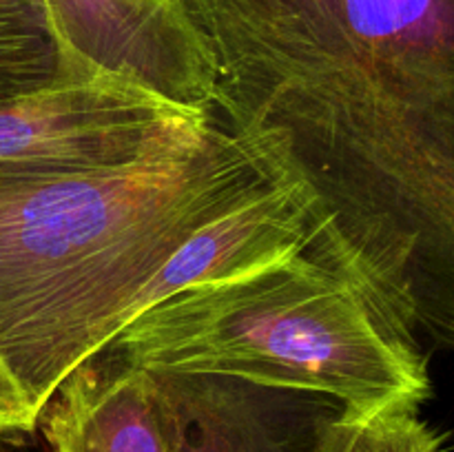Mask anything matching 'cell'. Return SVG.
Wrapping results in <instances>:
<instances>
[{"label": "cell", "mask_w": 454, "mask_h": 452, "mask_svg": "<svg viewBox=\"0 0 454 452\" xmlns=\"http://www.w3.org/2000/svg\"><path fill=\"white\" fill-rule=\"evenodd\" d=\"M273 182L215 118L111 167L0 171V359L34 410L133 322L195 230Z\"/></svg>", "instance_id": "1"}, {"label": "cell", "mask_w": 454, "mask_h": 452, "mask_svg": "<svg viewBox=\"0 0 454 452\" xmlns=\"http://www.w3.org/2000/svg\"><path fill=\"white\" fill-rule=\"evenodd\" d=\"M109 346L146 370L233 377L355 412L421 408L433 390L417 337L310 253L176 292Z\"/></svg>", "instance_id": "2"}, {"label": "cell", "mask_w": 454, "mask_h": 452, "mask_svg": "<svg viewBox=\"0 0 454 452\" xmlns=\"http://www.w3.org/2000/svg\"><path fill=\"white\" fill-rule=\"evenodd\" d=\"M211 120L127 75L60 65L51 82L0 97V171L111 167L184 140Z\"/></svg>", "instance_id": "3"}, {"label": "cell", "mask_w": 454, "mask_h": 452, "mask_svg": "<svg viewBox=\"0 0 454 452\" xmlns=\"http://www.w3.org/2000/svg\"><path fill=\"white\" fill-rule=\"evenodd\" d=\"M38 428L51 452H182L180 381L136 366L109 346L62 381Z\"/></svg>", "instance_id": "4"}, {"label": "cell", "mask_w": 454, "mask_h": 452, "mask_svg": "<svg viewBox=\"0 0 454 452\" xmlns=\"http://www.w3.org/2000/svg\"><path fill=\"white\" fill-rule=\"evenodd\" d=\"M186 412L182 452H313L333 399L233 377L177 375Z\"/></svg>", "instance_id": "5"}, {"label": "cell", "mask_w": 454, "mask_h": 452, "mask_svg": "<svg viewBox=\"0 0 454 452\" xmlns=\"http://www.w3.org/2000/svg\"><path fill=\"white\" fill-rule=\"evenodd\" d=\"M62 53L115 74L145 69L171 29L176 0H44Z\"/></svg>", "instance_id": "6"}, {"label": "cell", "mask_w": 454, "mask_h": 452, "mask_svg": "<svg viewBox=\"0 0 454 452\" xmlns=\"http://www.w3.org/2000/svg\"><path fill=\"white\" fill-rule=\"evenodd\" d=\"M60 65L44 0H0V97L51 82Z\"/></svg>", "instance_id": "7"}, {"label": "cell", "mask_w": 454, "mask_h": 452, "mask_svg": "<svg viewBox=\"0 0 454 452\" xmlns=\"http://www.w3.org/2000/svg\"><path fill=\"white\" fill-rule=\"evenodd\" d=\"M313 452H443V441L421 419L419 408H340L322 424Z\"/></svg>", "instance_id": "8"}, {"label": "cell", "mask_w": 454, "mask_h": 452, "mask_svg": "<svg viewBox=\"0 0 454 452\" xmlns=\"http://www.w3.org/2000/svg\"><path fill=\"white\" fill-rule=\"evenodd\" d=\"M40 415L0 359V441L25 437L38 428Z\"/></svg>", "instance_id": "9"}]
</instances>
